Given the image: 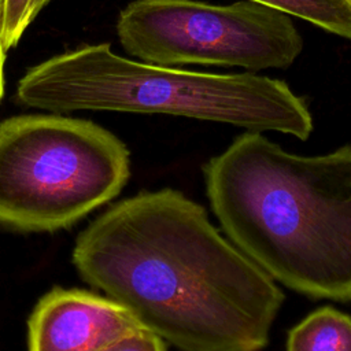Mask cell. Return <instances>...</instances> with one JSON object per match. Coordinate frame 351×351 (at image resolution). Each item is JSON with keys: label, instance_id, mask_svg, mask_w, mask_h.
Returning <instances> with one entry per match:
<instances>
[{"label": "cell", "instance_id": "obj_1", "mask_svg": "<svg viewBox=\"0 0 351 351\" xmlns=\"http://www.w3.org/2000/svg\"><path fill=\"white\" fill-rule=\"evenodd\" d=\"M73 262L178 351H261L284 302L207 211L171 188L111 206L80 233Z\"/></svg>", "mask_w": 351, "mask_h": 351}, {"label": "cell", "instance_id": "obj_2", "mask_svg": "<svg viewBox=\"0 0 351 351\" xmlns=\"http://www.w3.org/2000/svg\"><path fill=\"white\" fill-rule=\"evenodd\" d=\"M203 171L211 210L244 255L298 293L351 302V144L303 156L247 130Z\"/></svg>", "mask_w": 351, "mask_h": 351}, {"label": "cell", "instance_id": "obj_3", "mask_svg": "<svg viewBox=\"0 0 351 351\" xmlns=\"http://www.w3.org/2000/svg\"><path fill=\"white\" fill-rule=\"evenodd\" d=\"M16 97L51 112L167 114L274 130L306 140L313 117L287 82L254 73L214 74L149 64L112 52L106 43L55 55L26 70Z\"/></svg>", "mask_w": 351, "mask_h": 351}, {"label": "cell", "instance_id": "obj_4", "mask_svg": "<svg viewBox=\"0 0 351 351\" xmlns=\"http://www.w3.org/2000/svg\"><path fill=\"white\" fill-rule=\"evenodd\" d=\"M129 176V149L97 123L58 114L0 123L1 226L69 228L118 196Z\"/></svg>", "mask_w": 351, "mask_h": 351}, {"label": "cell", "instance_id": "obj_5", "mask_svg": "<svg viewBox=\"0 0 351 351\" xmlns=\"http://www.w3.org/2000/svg\"><path fill=\"white\" fill-rule=\"evenodd\" d=\"M117 33L137 60L158 66H225L258 71L289 67L303 49L291 19L241 0H134L119 14Z\"/></svg>", "mask_w": 351, "mask_h": 351}, {"label": "cell", "instance_id": "obj_6", "mask_svg": "<svg viewBox=\"0 0 351 351\" xmlns=\"http://www.w3.org/2000/svg\"><path fill=\"white\" fill-rule=\"evenodd\" d=\"M143 325L121 303L84 289L53 288L27 321V351H97Z\"/></svg>", "mask_w": 351, "mask_h": 351}, {"label": "cell", "instance_id": "obj_7", "mask_svg": "<svg viewBox=\"0 0 351 351\" xmlns=\"http://www.w3.org/2000/svg\"><path fill=\"white\" fill-rule=\"evenodd\" d=\"M285 351H351V317L324 306L293 326Z\"/></svg>", "mask_w": 351, "mask_h": 351}, {"label": "cell", "instance_id": "obj_8", "mask_svg": "<svg viewBox=\"0 0 351 351\" xmlns=\"http://www.w3.org/2000/svg\"><path fill=\"white\" fill-rule=\"evenodd\" d=\"M351 40V0H247Z\"/></svg>", "mask_w": 351, "mask_h": 351}, {"label": "cell", "instance_id": "obj_9", "mask_svg": "<svg viewBox=\"0 0 351 351\" xmlns=\"http://www.w3.org/2000/svg\"><path fill=\"white\" fill-rule=\"evenodd\" d=\"M29 5L30 0H5L4 25L0 38L5 51L18 44L26 27L30 25Z\"/></svg>", "mask_w": 351, "mask_h": 351}, {"label": "cell", "instance_id": "obj_10", "mask_svg": "<svg viewBox=\"0 0 351 351\" xmlns=\"http://www.w3.org/2000/svg\"><path fill=\"white\" fill-rule=\"evenodd\" d=\"M97 351H166V346L158 335L141 326L115 339Z\"/></svg>", "mask_w": 351, "mask_h": 351}, {"label": "cell", "instance_id": "obj_11", "mask_svg": "<svg viewBox=\"0 0 351 351\" xmlns=\"http://www.w3.org/2000/svg\"><path fill=\"white\" fill-rule=\"evenodd\" d=\"M51 0H30V5H29V21L30 23L36 19V16L38 15V12L49 3Z\"/></svg>", "mask_w": 351, "mask_h": 351}, {"label": "cell", "instance_id": "obj_12", "mask_svg": "<svg viewBox=\"0 0 351 351\" xmlns=\"http://www.w3.org/2000/svg\"><path fill=\"white\" fill-rule=\"evenodd\" d=\"M5 53L7 51L4 49L1 40H0V101L3 97V92H4V60H5Z\"/></svg>", "mask_w": 351, "mask_h": 351}, {"label": "cell", "instance_id": "obj_13", "mask_svg": "<svg viewBox=\"0 0 351 351\" xmlns=\"http://www.w3.org/2000/svg\"><path fill=\"white\" fill-rule=\"evenodd\" d=\"M4 3L5 0H0V38L3 33V25H4Z\"/></svg>", "mask_w": 351, "mask_h": 351}]
</instances>
